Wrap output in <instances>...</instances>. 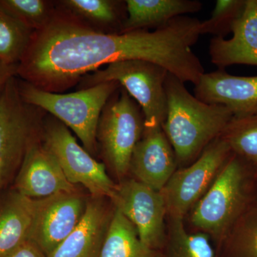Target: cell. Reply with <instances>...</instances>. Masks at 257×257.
<instances>
[{"label":"cell","instance_id":"1","mask_svg":"<svg viewBox=\"0 0 257 257\" xmlns=\"http://www.w3.org/2000/svg\"><path fill=\"white\" fill-rule=\"evenodd\" d=\"M167 52V40L161 30L101 33L57 7L52 21L34 32L17 76L42 90L61 93L113 62L140 60L161 64Z\"/></svg>","mask_w":257,"mask_h":257},{"label":"cell","instance_id":"2","mask_svg":"<svg viewBox=\"0 0 257 257\" xmlns=\"http://www.w3.org/2000/svg\"><path fill=\"white\" fill-rule=\"evenodd\" d=\"M256 199V166L231 152L184 223L189 231L207 234L216 253L236 221Z\"/></svg>","mask_w":257,"mask_h":257},{"label":"cell","instance_id":"3","mask_svg":"<svg viewBox=\"0 0 257 257\" xmlns=\"http://www.w3.org/2000/svg\"><path fill=\"white\" fill-rule=\"evenodd\" d=\"M167 113L162 130L175 152L178 168L187 167L221 136L234 117L220 104L199 100L172 74L165 82Z\"/></svg>","mask_w":257,"mask_h":257},{"label":"cell","instance_id":"4","mask_svg":"<svg viewBox=\"0 0 257 257\" xmlns=\"http://www.w3.org/2000/svg\"><path fill=\"white\" fill-rule=\"evenodd\" d=\"M23 100L60 120L77 135L92 156L98 154L96 128L103 108L121 86L116 82L96 84L77 92L61 94L47 92L18 78Z\"/></svg>","mask_w":257,"mask_h":257},{"label":"cell","instance_id":"5","mask_svg":"<svg viewBox=\"0 0 257 257\" xmlns=\"http://www.w3.org/2000/svg\"><path fill=\"white\" fill-rule=\"evenodd\" d=\"M144 130L141 108L120 87L103 108L96 135L98 154L117 182L128 177L130 161Z\"/></svg>","mask_w":257,"mask_h":257},{"label":"cell","instance_id":"6","mask_svg":"<svg viewBox=\"0 0 257 257\" xmlns=\"http://www.w3.org/2000/svg\"><path fill=\"white\" fill-rule=\"evenodd\" d=\"M168 73L164 67L148 61H119L84 76L77 89L118 82L141 108L145 128L162 127L167 113L165 82Z\"/></svg>","mask_w":257,"mask_h":257},{"label":"cell","instance_id":"7","mask_svg":"<svg viewBox=\"0 0 257 257\" xmlns=\"http://www.w3.org/2000/svg\"><path fill=\"white\" fill-rule=\"evenodd\" d=\"M47 112L20 96L18 77L0 93V190L23 163L30 143L41 134Z\"/></svg>","mask_w":257,"mask_h":257},{"label":"cell","instance_id":"8","mask_svg":"<svg viewBox=\"0 0 257 257\" xmlns=\"http://www.w3.org/2000/svg\"><path fill=\"white\" fill-rule=\"evenodd\" d=\"M41 140L55 157L66 178L73 185H82L94 197H114L116 182L99 162L77 143L70 130L52 115H45Z\"/></svg>","mask_w":257,"mask_h":257},{"label":"cell","instance_id":"9","mask_svg":"<svg viewBox=\"0 0 257 257\" xmlns=\"http://www.w3.org/2000/svg\"><path fill=\"white\" fill-rule=\"evenodd\" d=\"M219 137L191 165L178 168L161 191L167 216L184 219L202 199L231 155Z\"/></svg>","mask_w":257,"mask_h":257},{"label":"cell","instance_id":"10","mask_svg":"<svg viewBox=\"0 0 257 257\" xmlns=\"http://www.w3.org/2000/svg\"><path fill=\"white\" fill-rule=\"evenodd\" d=\"M138 230L147 246L160 251L167 236V211L162 193L131 177L116 182L111 199Z\"/></svg>","mask_w":257,"mask_h":257},{"label":"cell","instance_id":"11","mask_svg":"<svg viewBox=\"0 0 257 257\" xmlns=\"http://www.w3.org/2000/svg\"><path fill=\"white\" fill-rule=\"evenodd\" d=\"M87 199L78 189L34 199L29 240L48 257L79 224L85 212Z\"/></svg>","mask_w":257,"mask_h":257},{"label":"cell","instance_id":"12","mask_svg":"<svg viewBox=\"0 0 257 257\" xmlns=\"http://www.w3.org/2000/svg\"><path fill=\"white\" fill-rule=\"evenodd\" d=\"M67 180L60 165L42 143L41 134L30 143L15 179V190L32 199L77 190Z\"/></svg>","mask_w":257,"mask_h":257},{"label":"cell","instance_id":"13","mask_svg":"<svg viewBox=\"0 0 257 257\" xmlns=\"http://www.w3.org/2000/svg\"><path fill=\"white\" fill-rule=\"evenodd\" d=\"M177 169L175 152L162 127L145 128L130 161L128 177L161 192Z\"/></svg>","mask_w":257,"mask_h":257},{"label":"cell","instance_id":"14","mask_svg":"<svg viewBox=\"0 0 257 257\" xmlns=\"http://www.w3.org/2000/svg\"><path fill=\"white\" fill-rule=\"evenodd\" d=\"M194 92L199 100L226 106L234 117L257 113V76L232 75L221 69L205 72Z\"/></svg>","mask_w":257,"mask_h":257},{"label":"cell","instance_id":"15","mask_svg":"<svg viewBox=\"0 0 257 257\" xmlns=\"http://www.w3.org/2000/svg\"><path fill=\"white\" fill-rule=\"evenodd\" d=\"M114 210L108 198H88L85 212L79 224L48 257H99Z\"/></svg>","mask_w":257,"mask_h":257},{"label":"cell","instance_id":"16","mask_svg":"<svg viewBox=\"0 0 257 257\" xmlns=\"http://www.w3.org/2000/svg\"><path fill=\"white\" fill-rule=\"evenodd\" d=\"M231 34L229 39H211L209 47L211 63L221 69L234 64L257 67V0H246Z\"/></svg>","mask_w":257,"mask_h":257},{"label":"cell","instance_id":"17","mask_svg":"<svg viewBox=\"0 0 257 257\" xmlns=\"http://www.w3.org/2000/svg\"><path fill=\"white\" fill-rule=\"evenodd\" d=\"M127 17L121 33L155 30L174 19L198 13L202 3L197 0H126Z\"/></svg>","mask_w":257,"mask_h":257},{"label":"cell","instance_id":"18","mask_svg":"<svg viewBox=\"0 0 257 257\" xmlns=\"http://www.w3.org/2000/svg\"><path fill=\"white\" fill-rule=\"evenodd\" d=\"M59 9L79 23L104 34H121L126 17V1L121 0H60Z\"/></svg>","mask_w":257,"mask_h":257},{"label":"cell","instance_id":"19","mask_svg":"<svg viewBox=\"0 0 257 257\" xmlns=\"http://www.w3.org/2000/svg\"><path fill=\"white\" fill-rule=\"evenodd\" d=\"M34 199L14 191L0 204V257H6L28 241Z\"/></svg>","mask_w":257,"mask_h":257},{"label":"cell","instance_id":"20","mask_svg":"<svg viewBox=\"0 0 257 257\" xmlns=\"http://www.w3.org/2000/svg\"><path fill=\"white\" fill-rule=\"evenodd\" d=\"M147 246L135 225L115 208L114 216L99 257H160Z\"/></svg>","mask_w":257,"mask_h":257},{"label":"cell","instance_id":"21","mask_svg":"<svg viewBox=\"0 0 257 257\" xmlns=\"http://www.w3.org/2000/svg\"><path fill=\"white\" fill-rule=\"evenodd\" d=\"M160 257H216L209 236L189 231L184 219L167 216V236Z\"/></svg>","mask_w":257,"mask_h":257},{"label":"cell","instance_id":"22","mask_svg":"<svg viewBox=\"0 0 257 257\" xmlns=\"http://www.w3.org/2000/svg\"><path fill=\"white\" fill-rule=\"evenodd\" d=\"M216 257H257V199L225 236Z\"/></svg>","mask_w":257,"mask_h":257},{"label":"cell","instance_id":"23","mask_svg":"<svg viewBox=\"0 0 257 257\" xmlns=\"http://www.w3.org/2000/svg\"><path fill=\"white\" fill-rule=\"evenodd\" d=\"M34 32L0 8V62L18 65L30 46Z\"/></svg>","mask_w":257,"mask_h":257},{"label":"cell","instance_id":"24","mask_svg":"<svg viewBox=\"0 0 257 257\" xmlns=\"http://www.w3.org/2000/svg\"><path fill=\"white\" fill-rule=\"evenodd\" d=\"M231 152L257 167V113L233 117L220 136Z\"/></svg>","mask_w":257,"mask_h":257},{"label":"cell","instance_id":"25","mask_svg":"<svg viewBox=\"0 0 257 257\" xmlns=\"http://www.w3.org/2000/svg\"><path fill=\"white\" fill-rule=\"evenodd\" d=\"M0 8L34 32L45 28L57 12L56 1L50 0H0Z\"/></svg>","mask_w":257,"mask_h":257},{"label":"cell","instance_id":"26","mask_svg":"<svg viewBox=\"0 0 257 257\" xmlns=\"http://www.w3.org/2000/svg\"><path fill=\"white\" fill-rule=\"evenodd\" d=\"M246 0H218L210 18L201 21V34L226 38L244 10Z\"/></svg>","mask_w":257,"mask_h":257},{"label":"cell","instance_id":"27","mask_svg":"<svg viewBox=\"0 0 257 257\" xmlns=\"http://www.w3.org/2000/svg\"><path fill=\"white\" fill-rule=\"evenodd\" d=\"M6 257H47L37 244L28 240Z\"/></svg>","mask_w":257,"mask_h":257},{"label":"cell","instance_id":"28","mask_svg":"<svg viewBox=\"0 0 257 257\" xmlns=\"http://www.w3.org/2000/svg\"><path fill=\"white\" fill-rule=\"evenodd\" d=\"M18 65H7L0 62V93L10 79L16 77Z\"/></svg>","mask_w":257,"mask_h":257}]
</instances>
